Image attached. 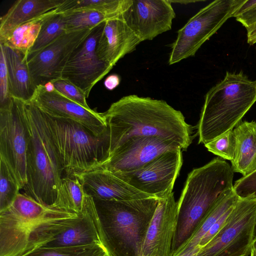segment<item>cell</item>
Here are the masks:
<instances>
[{"label":"cell","instance_id":"obj_38","mask_svg":"<svg viewBox=\"0 0 256 256\" xmlns=\"http://www.w3.org/2000/svg\"><path fill=\"white\" fill-rule=\"evenodd\" d=\"M256 6V0H246L233 15L236 18Z\"/></svg>","mask_w":256,"mask_h":256},{"label":"cell","instance_id":"obj_22","mask_svg":"<svg viewBox=\"0 0 256 256\" xmlns=\"http://www.w3.org/2000/svg\"><path fill=\"white\" fill-rule=\"evenodd\" d=\"M64 0H18L0 18V39L17 26L58 8Z\"/></svg>","mask_w":256,"mask_h":256},{"label":"cell","instance_id":"obj_16","mask_svg":"<svg viewBox=\"0 0 256 256\" xmlns=\"http://www.w3.org/2000/svg\"><path fill=\"white\" fill-rule=\"evenodd\" d=\"M30 102L47 115L74 120L96 136H102L108 131L106 124L100 113L85 108L55 89L48 91L44 85L38 86Z\"/></svg>","mask_w":256,"mask_h":256},{"label":"cell","instance_id":"obj_11","mask_svg":"<svg viewBox=\"0 0 256 256\" xmlns=\"http://www.w3.org/2000/svg\"><path fill=\"white\" fill-rule=\"evenodd\" d=\"M182 151L166 152L136 170L114 173L135 188L158 198H164L172 192L182 164Z\"/></svg>","mask_w":256,"mask_h":256},{"label":"cell","instance_id":"obj_40","mask_svg":"<svg viewBox=\"0 0 256 256\" xmlns=\"http://www.w3.org/2000/svg\"><path fill=\"white\" fill-rule=\"evenodd\" d=\"M247 42L250 45L256 44V26L247 30Z\"/></svg>","mask_w":256,"mask_h":256},{"label":"cell","instance_id":"obj_46","mask_svg":"<svg viewBox=\"0 0 256 256\" xmlns=\"http://www.w3.org/2000/svg\"></svg>","mask_w":256,"mask_h":256},{"label":"cell","instance_id":"obj_4","mask_svg":"<svg viewBox=\"0 0 256 256\" xmlns=\"http://www.w3.org/2000/svg\"><path fill=\"white\" fill-rule=\"evenodd\" d=\"M234 172L229 164L216 158L188 174L178 202L172 256L190 240L220 195L233 188Z\"/></svg>","mask_w":256,"mask_h":256},{"label":"cell","instance_id":"obj_19","mask_svg":"<svg viewBox=\"0 0 256 256\" xmlns=\"http://www.w3.org/2000/svg\"><path fill=\"white\" fill-rule=\"evenodd\" d=\"M120 16L106 21L96 46L99 58L112 66L142 42Z\"/></svg>","mask_w":256,"mask_h":256},{"label":"cell","instance_id":"obj_33","mask_svg":"<svg viewBox=\"0 0 256 256\" xmlns=\"http://www.w3.org/2000/svg\"><path fill=\"white\" fill-rule=\"evenodd\" d=\"M51 82L58 92L85 108L91 109L87 104L84 92L72 82L62 78Z\"/></svg>","mask_w":256,"mask_h":256},{"label":"cell","instance_id":"obj_27","mask_svg":"<svg viewBox=\"0 0 256 256\" xmlns=\"http://www.w3.org/2000/svg\"><path fill=\"white\" fill-rule=\"evenodd\" d=\"M131 0H64L55 12L62 14L70 12L94 10L112 18L120 17L128 8Z\"/></svg>","mask_w":256,"mask_h":256},{"label":"cell","instance_id":"obj_29","mask_svg":"<svg viewBox=\"0 0 256 256\" xmlns=\"http://www.w3.org/2000/svg\"><path fill=\"white\" fill-rule=\"evenodd\" d=\"M22 256H108L102 244L76 246L40 247Z\"/></svg>","mask_w":256,"mask_h":256},{"label":"cell","instance_id":"obj_7","mask_svg":"<svg viewBox=\"0 0 256 256\" xmlns=\"http://www.w3.org/2000/svg\"><path fill=\"white\" fill-rule=\"evenodd\" d=\"M66 176L92 170L108 157V130L98 136L80 124L44 113Z\"/></svg>","mask_w":256,"mask_h":256},{"label":"cell","instance_id":"obj_21","mask_svg":"<svg viewBox=\"0 0 256 256\" xmlns=\"http://www.w3.org/2000/svg\"><path fill=\"white\" fill-rule=\"evenodd\" d=\"M0 46L6 59L10 97L26 103L30 102L37 86L31 76L26 55L2 44Z\"/></svg>","mask_w":256,"mask_h":256},{"label":"cell","instance_id":"obj_35","mask_svg":"<svg viewBox=\"0 0 256 256\" xmlns=\"http://www.w3.org/2000/svg\"><path fill=\"white\" fill-rule=\"evenodd\" d=\"M9 82L6 59L3 49L0 47V106L6 104L10 100Z\"/></svg>","mask_w":256,"mask_h":256},{"label":"cell","instance_id":"obj_30","mask_svg":"<svg viewBox=\"0 0 256 256\" xmlns=\"http://www.w3.org/2000/svg\"><path fill=\"white\" fill-rule=\"evenodd\" d=\"M65 20V32L91 30L100 24L112 18L96 10H82L62 14Z\"/></svg>","mask_w":256,"mask_h":256},{"label":"cell","instance_id":"obj_1","mask_svg":"<svg viewBox=\"0 0 256 256\" xmlns=\"http://www.w3.org/2000/svg\"><path fill=\"white\" fill-rule=\"evenodd\" d=\"M100 114L110 136L108 158L131 138L160 136L178 143L186 150L194 137L192 128L183 114L163 100L128 95L112 103Z\"/></svg>","mask_w":256,"mask_h":256},{"label":"cell","instance_id":"obj_41","mask_svg":"<svg viewBox=\"0 0 256 256\" xmlns=\"http://www.w3.org/2000/svg\"><path fill=\"white\" fill-rule=\"evenodd\" d=\"M46 89L48 91H52L54 90V86L52 83V82H48L44 85Z\"/></svg>","mask_w":256,"mask_h":256},{"label":"cell","instance_id":"obj_28","mask_svg":"<svg viewBox=\"0 0 256 256\" xmlns=\"http://www.w3.org/2000/svg\"><path fill=\"white\" fill-rule=\"evenodd\" d=\"M54 10H51L44 20L38 38L27 55V58L33 56L66 32L64 16L62 14H56Z\"/></svg>","mask_w":256,"mask_h":256},{"label":"cell","instance_id":"obj_25","mask_svg":"<svg viewBox=\"0 0 256 256\" xmlns=\"http://www.w3.org/2000/svg\"><path fill=\"white\" fill-rule=\"evenodd\" d=\"M88 195L76 176H65L61 180L53 206L78 214L85 210Z\"/></svg>","mask_w":256,"mask_h":256},{"label":"cell","instance_id":"obj_37","mask_svg":"<svg viewBox=\"0 0 256 256\" xmlns=\"http://www.w3.org/2000/svg\"><path fill=\"white\" fill-rule=\"evenodd\" d=\"M120 78L118 75L112 74L108 76L104 82V86L106 88L112 90L116 88L120 84Z\"/></svg>","mask_w":256,"mask_h":256},{"label":"cell","instance_id":"obj_2","mask_svg":"<svg viewBox=\"0 0 256 256\" xmlns=\"http://www.w3.org/2000/svg\"><path fill=\"white\" fill-rule=\"evenodd\" d=\"M80 214L20 193L9 208L0 212V256H22L42 247L72 224Z\"/></svg>","mask_w":256,"mask_h":256},{"label":"cell","instance_id":"obj_13","mask_svg":"<svg viewBox=\"0 0 256 256\" xmlns=\"http://www.w3.org/2000/svg\"><path fill=\"white\" fill-rule=\"evenodd\" d=\"M91 30L64 32L33 56L27 58L31 76L36 86L61 78L70 56Z\"/></svg>","mask_w":256,"mask_h":256},{"label":"cell","instance_id":"obj_6","mask_svg":"<svg viewBox=\"0 0 256 256\" xmlns=\"http://www.w3.org/2000/svg\"><path fill=\"white\" fill-rule=\"evenodd\" d=\"M256 102V80L241 71L226 72L206 94L197 126L198 144H206L233 130Z\"/></svg>","mask_w":256,"mask_h":256},{"label":"cell","instance_id":"obj_31","mask_svg":"<svg viewBox=\"0 0 256 256\" xmlns=\"http://www.w3.org/2000/svg\"><path fill=\"white\" fill-rule=\"evenodd\" d=\"M20 190L5 162L0 160V212L9 208Z\"/></svg>","mask_w":256,"mask_h":256},{"label":"cell","instance_id":"obj_42","mask_svg":"<svg viewBox=\"0 0 256 256\" xmlns=\"http://www.w3.org/2000/svg\"><path fill=\"white\" fill-rule=\"evenodd\" d=\"M170 2L171 3H172V2H179V3H180V4H186L188 3H190V2H199V0H186V1H180V0H170Z\"/></svg>","mask_w":256,"mask_h":256},{"label":"cell","instance_id":"obj_14","mask_svg":"<svg viewBox=\"0 0 256 256\" xmlns=\"http://www.w3.org/2000/svg\"><path fill=\"white\" fill-rule=\"evenodd\" d=\"M176 150H183L178 143L164 138H131L94 168H101L112 172H130L142 166L165 152Z\"/></svg>","mask_w":256,"mask_h":256},{"label":"cell","instance_id":"obj_26","mask_svg":"<svg viewBox=\"0 0 256 256\" xmlns=\"http://www.w3.org/2000/svg\"><path fill=\"white\" fill-rule=\"evenodd\" d=\"M50 11L21 24L0 39V44L28 55L34 46L44 19Z\"/></svg>","mask_w":256,"mask_h":256},{"label":"cell","instance_id":"obj_12","mask_svg":"<svg viewBox=\"0 0 256 256\" xmlns=\"http://www.w3.org/2000/svg\"><path fill=\"white\" fill-rule=\"evenodd\" d=\"M105 22L100 24L90 30L70 56L62 74V78L82 90L86 98L94 86L113 67L100 60L96 53V44Z\"/></svg>","mask_w":256,"mask_h":256},{"label":"cell","instance_id":"obj_8","mask_svg":"<svg viewBox=\"0 0 256 256\" xmlns=\"http://www.w3.org/2000/svg\"><path fill=\"white\" fill-rule=\"evenodd\" d=\"M246 0H215L199 10L178 32L171 45L168 64L194 56Z\"/></svg>","mask_w":256,"mask_h":256},{"label":"cell","instance_id":"obj_32","mask_svg":"<svg viewBox=\"0 0 256 256\" xmlns=\"http://www.w3.org/2000/svg\"><path fill=\"white\" fill-rule=\"evenodd\" d=\"M204 146L214 154L231 161L234 157L236 147L233 130L226 132Z\"/></svg>","mask_w":256,"mask_h":256},{"label":"cell","instance_id":"obj_18","mask_svg":"<svg viewBox=\"0 0 256 256\" xmlns=\"http://www.w3.org/2000/svg\"><path fill=\"white\" fill-rule=\"evenodd\" d=\"M74 176L79 179L86 193L93 198L121 201L154 197L135 188L103 168H95Z\"/></svg>","mask_w":256,"mask_h":256},{"label":"cell","instance_id":"obj_3","mask_svg":"<svg viewBox=\"0 0 256 256\" xmlns=\"http://www.w3.org/2000/svg\"><path fill=\"white\" fill-rule=\"evenodd\" d=\"M158 200L156 197L121 201L93 198L94 216L108 256H141Z\"/></svg>","mask_w":256,"mask_h":256},{"label":"cell","instance_id":"obj_9","mask_svg":"<svg viewBox=\"0 0 256 256\" xmlns=\"http://www.w3.org/2000/svg\"><path fill=\"white\" fill-rule=\"evenodd\" d=\"M29 128L25 102L11 97L0 106V158L22 190L27 182Z\"/></svg>","mask_w":256,"mask_h":256},{"label":"cell","instance_id":"obj_43","mask_svg":"<svg viewBox=\"0 0 256 256\" xmlns=\"http://www.w3.org/2000/svg\"><path fill=\"white\" fill-rule=\"evenodd\" d=\"M254 240H256V215L255 223H254Z\"/></svg>","mask_w":256,"mask_h":256},{"label":"cell","instance_id":"obj_15","mask_svg":"<svg viewBox=\"0 0 256 256\" xmlns=\"http://www.w3.org/2000/svg\"><path fill=\"white\" fill-rule=\"evenodd\" d=\"M170 0H131L120 18L141 40H152L170 30L176 16Z\"/></svg>","mask_w":256,"mask_h":256},{"label":"cell","instance_id":"obj_36","mask_svg":"<svg viewBox=\"0 0 256 256\" xmlns=\"http://www.w3.org/2000/svg\"><path fill=\"white\" fill-rule=\"evenodd\" d=\"M246 30L256 26V6L236 18Z\"/></svg>","mask_w":256,"mask_h":256},{"label":"cell","instance_id":"obj_44","mask_svg":"<svg viewBox=\"0 0 256 256\" xmlns=\"http://www.w3.org/2000/svg\"><path fill=\"white\" fill-rule=\"evenodd\" d=\"M252 248L255 250L256 252V240H254L253 242Z\"/></svg>","mask_w":256,"mask_h":256},{"label":"cell","instance_id":"obj_17","mask_svg":"<svg viewBox=\"0 0 256 256\" xmlns=\"http://www.w3.org/2000/svg\"><path fill=\"white\" fill-rule=\"evenodd\" d=\"M178 214L174 192L159 198L143 243L141 256H172Z\"/></svg>","mask_w":256,"mask_h":256},{"label":"cell","instance_id":"obj_20","mask_svg":"<svg viewBox=\"0 0 256 256\" xmlns=\"http://www.w3.org/2000/svg\"><path fill=\"white\" fill-rule=\"evenodd\" d=\"M92 202L93 198L88 196L84 210L80 214L74 224L42 247L56 248L102 244L94 216Z\"/></svg>","mask_w":256,"mask_h":256},{"label":"cell","instance_id":"obj_34","mask_svg":"<svg viewBox=\"0 0 256 256\" xmlns=\"http://www.w3.org/2000/svg\"><path fill=\"white\" fill-rule=\"evenodd\" d=\"M233 188L240 198H256V171L237 180Z\"/></svg>","mask_w":256,"mask_h":256},{"label":"cell","instance_id":"obj_45","mask_svg":"<svg viewBox=\"0 0 256 256\" xmlns=\"http://www.w3.org/2000/svg\"><path fill=\"white\" fill-rule=\"evenodd\" d=\"M250 256H256V252L252 248Z\"/></svg>","mask_w":256,"mask_h":256},{"label":"cell","instance_id":"obj_5","mask_svg":"<svg viewBox=\"0 0 256 256\" xmlns=\"http://www.w3.org/2000/svg\"><path fill=\"white\" fill-rule=\"evenodd\" d=\"M25 104L29 140L27 182L22 190L24 194L36 201L52 205L56 199L64 169L44 113L32 102Z\"/></svg>","mask_w":256,"mask_h":256},{"label":"cell","instance_id":"obj_39","mask_svg":"<svg viewBox=\"0 0 256 256\" xmlns=\"http://www.w3.org/2000/svg\"><path fill=\"white\" fill-rule=\"evenodd\" d=\"M202 248L198 246L188 250H182L175 256H196Z\"/></svg>","mask_w":256,"mask_h":256},{"label":"cell","instance_id":"obj_24","mask_svg":"<svg viewBox=\"0 0 256 256\" xmlns=\"http://www.w3.org/2000/svg\"><path fill=\"white\" fill-rule=\"evenodd\" d=\"M240 198L234 188L222 192L201 222L191 238L176 254L182 250H188L199 246L200 240L213 224L224 214L234 208Z\"/></svg>","mask_w":256,"mask_h":256},{"label":"cell","instance_id":"obj_10","mask_svg":"<svg viewBox=\"0 0 256 256\" xmlns=\"http://www.w3.org/2000/svg\"><path fill=\"white\" fill-rule=\"evenodd\" d=\"M256 198H240L222 228L196 256H248L254 242Z\"/></svg>","mask_w":256,"mask_h":256},{"label":"cell","instance_id":"obj_23","mask_svg":"<svg viewBox=\"0 0 256 256\" xmlns=\"http://www.w3.org/2000/svg\"><path fill=\"white\" fill-rule=\"evenodd\" d=\"M233 132L236 147L231 168L246 176L256 171V122H240Z\"/></svg>","mask_w":256,"mask_h":256}]
</instances>
